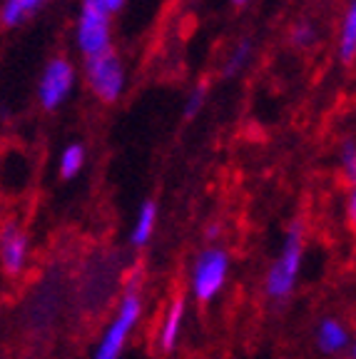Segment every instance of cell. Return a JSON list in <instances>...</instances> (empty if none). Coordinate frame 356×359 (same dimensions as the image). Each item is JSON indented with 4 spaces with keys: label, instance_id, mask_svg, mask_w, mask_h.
Returning a JSON list of instances; mask_svg holds the SVG:
<instances>
[{
    "label": "cell",
    "instance_id": "1",
    "mask_svg": "<svg viewBox=\"0 0 356 359\" xmlns=\"http://www.w3.org/2000/svg\"><path fill=\"white\" fill-rule=\"evenodd\" d=\"M75 45L83 57L100 55L112 48V13L107 0H80Z\"/></svg>",
    "mask_w": 356,
    "mask_h": 359
},
{
    "label": "cell",
    "instance_id": "2",
    "mask_svg": "<svg viewBox=\"0 0 356 359\" xmlns=\"http://www.w3.org/2000/svg\"><path fill=\"white\" fill-rule=\"evenodd\" d=\"M85 80L88 88L100 102H117L128 88V73H125L123 57L115 48L100 53V55L85 57Z\"/></svg>",
    "mask_w": 356,
    "mask_h": 359
},
{
    "label": "cell",
    "instance_id": "3",
    "mask_svg": "<svg viewBox=\"0 0 356 359\" xmlns=\"http://www.w3.org/2000/svg\"><path fill=\"white\" fill-rule=\"evenodd\" d=\"M301 257H304V232H301V224H292L289 232H287V240H284L282 252H279L277 262L272 264L267 275V294L272 299H287L292 294L296 285V277H299Z\"/></svg>",
    "mask_w": 356,
    "mask_h": 359
},
{
    "label": "cell",
    "instance_id": "4",
    "mask_svg": "<svg viewBox=\"0 0 356 359\" xmlns=\"http://www.w3.org/2000/svg\"><path fill=\"white\" fill-rule=\"evenodd\" d=\"M75 80H78V73H75V65L67 57L55 55L45 62L43 73H40L38 80V100L43 110H57L62 107L75 90Z\"/></svg>",
    "mask_w": 356,
    "mask_h": 359
},
{
    "label": "cell",
    "instance_id": "5",
    "mask_svg": "<svg viewBox=\"0 0 356 359\" xmlns=\"http://www.w3.org/2000/svg\"><path fill=\"white\" fill-rule=\"evenodd\" d=\"M139 312H142V302H139L137 292H128L117 309L115 320L110 322V327L102 334L100 344H97V352H95V359H120L125 349V342L128 337L132 334L135 325L139 320Z\"/></svg>",
    "mask_w": 356,
    "mask_h": 359
},
{
    "label": "cell",
    "instance_id": "6",
    "mask_svg": "<svg viewBox=\"0 0 356 359\" xmlns=\"http://www.w3.org/2000/svg\"><path fill=\"white\" fill-rule=\"evenodd\" d=\"M229 275V255L219 247H210L197 257L192 269V292L200 302H212Z\"/></svg>",
    "mask_w": 356,
    "mask_h": 359
},
{
    "label": "cell",
    "instance_id": "7",
    "mask_svg": "<svg viewBox=\"0 0 356 359\" xmlns=\"http://www.w3.org/2000/svg\"><path fill=\"white\" fill-rule=\"evenodd\" d=\"M28 235L20 230V227H6L3 235H0V259H3V267L8 272H20L25 267V259H28Z\"/></svg>",
    "mask_w": 356,
    "mask_h": 359
},
{
    "label": "cell",
    "instance_id": "8",
    "mask_svg": "<svg viewBox=\"0 0 356 359\" xmlns=\"http://www.w3.org/2000/svg\"><path fill=\"white\" fill-rule=\"evenodd\" d=\"M336 53L344 65H351L356 57V3L351 0L346 6L339 22V40H336Z\"/></svg>",
    "mask_w": 356,
    "mask_h": 359
},
{
    "label": "cell",
    "instance_id": "9",
    "mask_svg": "<svg viewBox=\"0 0 356 359\" xmlns=\"http://www.w3.org/2000/svg\"><path fill=\"white\" fill-rule=\"evenodd\" d=\"M48 3L50 0H3V6H0V22L6 28H18V25H22L28 18H33Z\"/></svg>",
    "mask_w": 356,
    "mask_h": 359
},
{
    "label": "cell",
    "instance_id": "10",
    "mask_svg": "<svg viewBox=\"0 0 356 359\" xmlns=\"http://www.w3.org/2000/svg\"><path fill=\"white\" fill-rule=\"evenodd\" d=\"M317 342H319V349L327 354H336L341 349L349 347V332L341 322L336 320H324L319 325V332H317Z\"/></svg>",
    "mask_w": 356,
    "mask_h": 359
},
{
    "label": "cell",
    "instance_id": "11",
    "mask_svg": "<svg viewBox=\"0 0 356 359\" xmlns=\"http://www.w3.org/2000/svg\"><path fill=\"white\" fill-rule=\"evenodd\" d=\"M182 322H184V299H174V302L170 304L167 312H165V322H162V330H160V347L162 349L174 347L179 332H182Z\"/></svg>",
    "mask_w": 356,
    "mask_h": 359
},
{
    "label": "cell",
    "instance_id": "12",
    "mask_svg": "<svg viewBox=\"0 0 356 359\" xmlns=\"http://www.w3.org/2000/svg\"><path fill=\"white\" fill-rule=\"evenodd\" d=\"M155 222H157V205L155 202H145L137 212V219H135V227H132V242L135 247H142L150 242L152 232H155Z\"/></svg>",
    "mask_w": 356,
    "mask_h": 359
},
{
    "label": "cell",
    "instance_id": "13",
    "mask_svg": "<svg viewBox=\"0 0 356 359\" xmlns=\"http://www.w3.org/2000/svg\"><path fill=\"white\" fill-rule=\"evenodd\" d=\"M252 53H254V45H252V40L249 38L240 40V43L232 48V53H229L227 60H224L222 75H227V78H237V75H240L242 70L249 65Z\"/></svg>",
    "mask_w": 356,
    "mask_h": 359
},
{
    "label": "cell",
    "instance_id": "14",
    "mask_svg": "<svg viewBox=\"0 0 356 359\" xmlns=\"http://www.w3.org/2000/svg\"><path fill=\"white\" fill-rule=\"evenodd\" d=\"M83 165H85V147L80 142H73V145H67L60 152V165L57 168H60L62 180H73L83 170Z\"/></svg>",
    "mask_w": 356,
    "mask_h": 359
},
{
    "label": "cell",
    "instance_id": "15",
    "mask_svg": "<svg viewBox=\"0 0 356 359\" xmlns=\"http://www.w3.org/2000/svg\"><path fill=\"white\" fill-rule=\"evenodd\" d=\"M317 38H319L317 28H314V22H309V20H299L289 33L292 45L301 48V50H304V48H312V45L317 43Z\"/></svg>",
    "mask_w": 356,
    "mask_h": 359
},
{
    "label": "cell",
    "instance_id": "16",
    "mask_svg": "<svg viewBox=\"0 0 356 359\" xmlns=\"http://www.w3.org/2000/svg\"><path fill=\"white\" fill-rule=\"evenodd\" d=\"M205 102H207V83H200V85H195V88H192V93H189L187 100H184L182 115L187 120L197 118V115L202 112V107H205Z\"/></svg>",
    "mask_w": 356,
    "mask_h": 359
},
{
    "label": "cell",
    "instance_id": "17",
    "mask_svg": "<svg viewBox=\"0 0 356 359\" xmlns=\"http://www.w3.org/2000/svg\"><path fill=\"white\" fill-rule=\"evenodd\" d=\"M339 163H341V170H344L346 180L354 182V177H356V142L351 140V137H346L344 145H341Z\"/></svg>",
    "mask_w": 356,
    "mask_h": 359
},
{
    "label": "cell",
    "instance_id": "18",
    "mask_svg": "<svg viewBox=\"0 0 356 359\" xmlns=\"http://www.w3.org/2000/svg\"><path fill=\"white\" fill-rule=\"evenodd\" d=\"M123 6H125V0H107V8H110V13H117Z\"/></svg>",
    "mask_w": 356,
    "mask_h": 359
},
{
    "label": "cell",
    "instance_id": "19",
    "mask_svg": "<svg viewBox=\"0 0 356 359\" xmlns=\"http://www.w3.org/2000/svg\"><path fill=\"white\" fill-rule=\"evenodd\" d=\"M217 235H219V224H210V230H207V237H210V240H214Z\"/></svg>",
    "mask_w": 356,
    "mask_h": 359
},
{
    "label": "cell",
    "instance_id": "20",
    "mask_svg": "<svg viewBox=\"0 0 356 359\" xmlns=\"http://www.w3.org/2000/svg\"><path fill=\"white\" fill-rule=\"evenodd\" d=\"M354 212H356V197L351 195V197H349V217H351V219H354Z\"/></svg>",
    "mask_w": 356,
    "mask_h": 359
},
{
    "label": "cell",
    "instance_id": "21",
    "mask_svg": "<svg viewBox=\"0 0 356 359\" xmlns=\"http://www.w3.org/2000/svg\"><path fill=\"white\" fill-rule=\"evenodd\" d=\"M232 3H234V6H245L247 0H232Z\"/></svg>",
    "mask_w": 356,
    "mask_h": 359
}]
</instances>
